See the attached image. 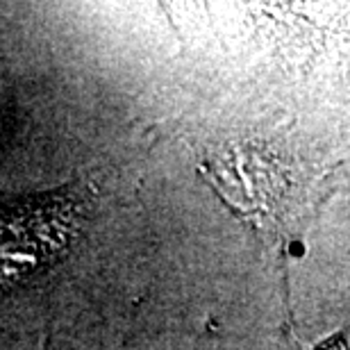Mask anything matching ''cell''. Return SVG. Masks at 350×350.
<instances>
[{
	"label": "cell",
	"instance_id": "1",
	"mask_svg": "<svg viewBox=\"0 0 350 350\" xmlns=\"http://www.w3.org/2000/svg\"><path fill=\"white\" fill-rule=\"evenodd\" d=\"M317 350H346V348H344V341H341V339H332V341H327V344H323Z\"/></svg>",
	"mask_w": 350,
	"mask_h": 350
}]
</instances>
